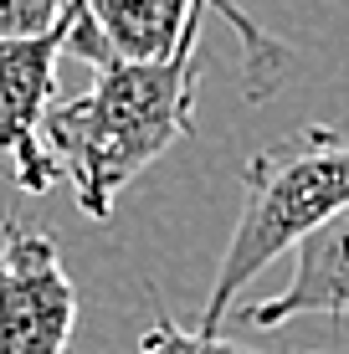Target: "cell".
Segmentation results:
<instances>
[{
  "mask_svg": "<svg viewBox=\"0 0 349 354\" xmlns=\"http://www.w3.org/2000/svg\"><path fill=\"white\" fill-rule=\"evenodd\" d=\"M226 16L242 41V82L252 97H267L283 88L293 72V52L272 41L247 21L242 6L232 0H200L190 16L180 46L164 62H124V57H98L93 62V88L82 97L46 108L41 144L52 154L57 175L72 180L77 205L103 221L113 211L118 190L139 180L144 169L175 149L196 124V97H200V26L206 16Z\"/></svg>",
  "mask_w": 349,
  "mask_h": 354,
  "instance_id": "obj_1",
  "label": "cell"
},
{
  "mask_svg": "<svg viewBox=\"0 0 349 354\" xmlns=\"http://www.w3.org/2000/svg\"><path fill=\"white\" fill-rule=\"evenodd\" d=\"M349 205V129H298L287 139L257 149L242 169V216L216 267L211 298L200 308V334H221L226 313L236 308L242 288L272 257L339 216Z\"/></svg>",
  "mask_w": 349,
  "mask_h": 354,
  "instance_id": "obj_2",
  "label": "cell"
},
{
  "mask_svg": "<svg viewBox=\"0 0 349 354\" xmlns=\"http://www.w3.org/2000/svg\"><path fill=\"white\" fill-rule=\"evenodd\" d=\"M77 288L62 252L31 221L0 216V354H67Z\"/></svg>",
  "mask_w": 349,
  "mask_h": 354,
  "instance_id": "obj_3",
  "label": "cell"
},
{
  "mask_svg": "<svg viewBox=\"0 0 349 354\" xmlns=\"http://www.w3.org/2000/svg\"><path fill=\"white\" fill-rule=\"evenodd\" d=\"M82 0H67L62 16L36 36H0V160L10 165L21 190H52L57 165L41 144V124L57 93V57L67 52L72 21Z\"/></svg>",
  "mask_w": 349,
  "mask_h": 354,
  "instance_id": "obj_4",
  "label": "cell"
},
{
  "mask_svg": "<svg viewBox=\"0 0 349 354\" xmlns=\"http://www.w3.org/2000/svg\"><path fill=\"white\" fill-rule=\"evenodd\" d=\"M200 0H82L67 52L82 62L124 57V62H164L180 46Z\"/></svg>",
  "mask_w": 349,
  "mask_h": 354,
  "instance_id": "obj_5",
  "label": "cell"
},
{
  "mask_svg": "<svg viewBox=\"0 0 349 354\" xmlns=\"http://www.w3.org/2000/svg\"><path fill=\"white\" fill-rule=\"evenodd\" d=\"M303 313L349 319V205L298 241L293 277L283 283V292H272L267 303H252L242 319L247 328H283Z\"/></svg>",
  "mask_w": 349,
  "mask_h": 354,
  "instance_id": "obj_6",
  "label": "cell"
},
{
  "mask_svg": "<svg viewBox=\"0 0 349 354\" xmlns=\"http://www.w3.org/2000/svg\"><path fill=\"white\" fill-rule=\"evenodd\" d=\"M134 354H262V349L232 344L221 334H200V328H180L175 319H154Z\"/></svg>",
  "mask_w": 349,
  "mask_h": 354,
  "instance_id": "obj_7",
  "label": "cell"
},
{
  "mask_svg": "<svg viewBox=\"0 0 349 354\" xmlns=\"http://www.w3.org/2000/svg\"><path fill=\"white\" fill-rule=\"evenodd\" d=\"M67 0H0V36H36L62 16Z\"/></svg>",
  "mask_w": 349,
  "mask_h": 354,
  "instance_id": "obj_8",
  "label": "cell"
}]
</instances>
